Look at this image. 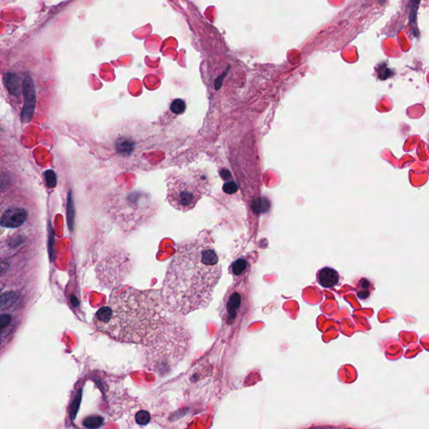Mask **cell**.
<instances>
[{"label": "cell", "instance_id": "obj_23", "mask_svg": "<svg viewBox=\"0 0 429 429\" xmlns=\"http://www.w3.org/2000/svg\"><path fill=\"white\" fill-rule=\"evenodd\" d=\"M4 268H5L4 266L2 265V264H0V274L3 273V270H4Z\"/></svg>", "mask_w": 429, "mask_h": 429}, {"label": "cell", "instance_id": "obj_1", "mask_svg": "<svg viewBox=\"0 0 429 429\" xmlns=\"http://www.w3.org/2000/svg\"><path fill=\"white\" fill-rule=\"evenodd\" d=\"M221 277L218 256L207 232L179 245L161 290L167 311L186 315L206 309Z\"/></svg>", "mask_w": 429, "mask_h": 429}, {"label": "cell", "instance_id": "obj_10", "mask_svg": "<svg viewBox=\"0 0 429 429\" xmlns=\"http://www.w3.org/2000/svg\"><path fill=\"white\" fill-rule=\"evenodd\" d=\"M17 300V295L14 292H7L0 297V309L5 310L13 305Z\"/></svg>", "mask_w": 429, "mask_h": 429}, {"label": "cell", "instance_id": "obj_4", "mask_svg": "<svg viewBox=\"0 0 429 429\" xmlns=\"http://www.w3.org/2000/svg\"><path fill=\"white\" fill-rule=\"evenodd\" d=\"M166 185L169 205L185 212L192 210L211 190L208 178L198 169L169 172L167 174Z\"/></svg>", "mask_w": 429, "mask_h": 429}, {"label": "cell", "instance_id": "obj_22", "mask_svg": "<svg viewBox=\"0 0 429 429\" xmlns=\"http://www.w3.org/2000/svg\"><path fill=\"white\" fill-rule=\"evenodd\" d=\"M70 300H71V303H72V305H74V306H77V305H78V300L75 299V297H71V298H70Z\"/></svg>", "mask_w": 429, "mask_h": 429}, {"label": "cell", "instance_id": "obj_18", "mask_svg": "<svg viewBox=\"0 0 429 429\" xmlns=\"http://www.w3.org/2000/svg\"><path fill=\"white\" fill-rule=\"evenodd\" d=\"M149 420H150V416L145 411L139 412L137 414V416H136V421H137L138 424H140V425H144V424H148Z\"/></svg>", "mask_w": 429, "mask_h": 429}, {"label": "cell", "instance_id": "obj_20", "mask_svg": "<svg viewBox=\"0 0 429 429\" xmlns=\"http://www.w3.org/2000/svg\"><path fill=\"white\" fill-rule=\"evenodd\" d=\"M12 317L9 315H0V331L3 330V328L7 327L10 324Z\"/></svg>", "mask_w": 429, "mask_h": 429}, {"label": "cell", "instance_id": "obj_17", "mask_svg": "<svg viewBox=\"0 0 429 429\" xmlns=\"http://www.w3.org/2000/svg\"><path fill=\"white\" fill-rule=\"evenodd\" d=\"M246 268H247V262L243 259L236 261L232 265V270L236 275H240L241 273H243Z\"/></svg>", "mask_w": 429, "mask_h": 429}, {"label": "cell", "instance_id": "obj_2", "mask_svg": "<svg viewBox=\"0 0 429 429\" xmlns=\"http://www.w3.org/2000/svg\"><path fill=\"white\" fill-rule=\"evenodd\" d=\"M161 290L128 288L112 294L95 316L96 327L121 343L147 345L166 323Z\"/></svg>", "mask_w": 429, "mask_h": 429}, {"label": "cell", "instance_id": "obj_11", "mask_svg": "<svg viewBox=\"0 0 429 429\" xmlns=\"http://www.w3.org/2000/svg\"><path fill=\"white\" fill-rule=\"evenodd\" d=\"M49 234H48V249H49V258L50 260L52 261L55 259V251H54V245H55V233L53 230L51 224L49 223V227H48Z\"/></svg>", "mask_w": 429, "mask_h": 429}, {"label": "cell", "instance_id": "obj_8", "mask_svg": "<svg viewBox=\"0 0 429 429\" xmlns=\"http://www.w3.org/2000/svg\"><path fill=\"white\" fill-rule=\"evenodd\" d=\"M340 276L337 271L331 268H324L318 273V281L321 286L331 289L338 284Z\"/></svg>", "mask_w": 429, "mask_h": 429}, {"label": "cell", "instance_id": "obj_12", "mask_svg": "<svg viewBox=\"0 0 429 429\" xmlns=\"http://www.w3.org/2000/svg\"><path fill=\"white\" fill-rule=\"evenodd\" d=\"M358 288L360 289V291L357 293V296L361 299H367L370 296V291H368V289L370 288V282L367 281V279H362L360 281Z\"/></svg>", "mask_w": 429, "mask_h": 429}, {"label": "cell", "instance_id": "obj_21", "mask_svg": "<svg viewBox=\"0 0 429 429\" xmlns=\"http://www.w3.org/2000/svg\"><path fill=\"white\" fill-rule=\"evenodd\" d=\"M224 190H225L226 192L232 194V193H234L237 191V186L234 182L227 183V184H226L225 186H224Z\"/></svg>", "mask_w": 429, "mask_h": 429}, {"label": "cell", "instance_id": "obj_9", "mask_svg": "<svg viewBox=\"0 0 429 429\" xmlns=\"http://www.w3.org/2000/svg\"><path fill=\"white\" fill-rule=\"evenodd\" d=\"M4 84L8 89V92L13 96H18L20 95V81L17 75L12 73H8L4 75Z\"/></svg>", "mask_w": 429, "mask_h": 429}, {"label": "cell", "instance_id": "obj_7", "mask_svg": "<svg viewBox=\"0 0 429 429\" xmlns=\"http://www.w3.org/2000/svg\"><path fill=\"white\" fill-rule=\"evenodd\" d=\"M27 212L23 209L13 208L8 209L3 214L2 218L0 220V224L3 227L7 228H17L22 226L24 221H26Z\"/></svg>", "mask_w": 429, "mask_h": 429}, {"label": "cell", "instance_id": "obj_14", "mask_svg": "<svg viewBox=\"0 0 429 429\" xmlns=\"http://www.w3.org/2000/svg\"><path fill=\"white\" fill-rule=\"evenodd\" d=\"M73 222H74V208H73L72 197L71 193H69L67 202V223L70 229H72Z\"/></svg>", "mask_w": 429, "mask_h": 429}, {"label": "cell", "instance_id": "obj_3", "mask_svg": "<svg viewBox=\"0 0 429 429\" xmlns=\"http://www.w3.org/2000/svg\"><path fill=\"white\" fill-rule=\"evenodd\" d=\"M191 336L183 323L168 319L161 331L145 345L147 369L164 372L175 367L185 357L191 344Z\"/></svg>", "mask_w": 429, "mask_h": 429}, {"label": "cell", "instance_id": "obj_15", "mask_svg": "<svg viewBox=\"0 0 429 429\" xmlns=\"http://www.w3.org/2000/svg\"><path fill=\"white\" fill-rule=\"evenodd\" d=\"M44 176H45L47 186L49 188L55 187L56 183H57V180H56V174H55V172L51 170V169L47 170L44 173Z\"/></svg>", "mask_w": 429, "mask_h": 429}, {"label": "cell", "instance_id": "obj_13", "mask_svg": "<svg viewBox=\"0 0 429 429\" xmlns=\"http://www.w3.org/2000/svg\"><path fill=\"white\" fill-rule=\"evenodd\" d=\"M102 424V419L100 417H89L83 422L84 426L88 429H96Z\"/></svg>", "mask_w": 429, "mask_h": 429}, {"label": "cell", "instance_id": "obj_19", "mask_svg": "<svg viewBox=\"0 0 429 429\" xmlns=\"http://www.w3.org/2000/svg\"><path fill=\"white\" fill-rule=\"evenodd\" d=\"M81 393H79L77 397L75 398V400L73 402L72 407H71V411H70V417H71V419H75V415H76V413L78 411L79 404H80V402H81Z\"/></svg>", "mask_w": 429, "mask_h": 429}, {"label": "cell", "instance_id": "obj_16", "mask_svg": "<svg viewBox=\"0 0 429 429\" xmlns=\"http://www.w3.org/2000/svg\"><path fill=\"white\" fill-rule=\"evenodd\" d=\"M170 108H171L172 112H174V113H177V114L182 113L185 109V102L180 99L174 100V102H172Z\"/></svg>", "mask_w": 429, "mask_h": 429}, {"label": "cell", "instance_id": "obj_5", "mask_svg": "<svg viewBox=\"0 0 429 429\" xmlns=\"http://www.w3.org/2000/svg\"><path fill=\"white\" fill-rule=\"evenodd\" d=\"M107 211L119 226L131 227L150 216L152 204L145 193H117L108 201Z\"/></svg>", "mask_w": 429, "mask_h": 429}, {"label": "cell", "instance_id": "obj_6", "mask_svg": "<svg viewBox=\"0 0 429 429\" xmlns=\"http://www.w3.org/2000/svg\"><path fill=\"white\" fill-rule=\"evenodd\" d=\"M23 93L24 101L21 113L22 122H29L31 120L35 107V91L32 79L28 76L24 79L23 84Z\"/></svg>", "mask_w": 429, "mask_h": 429}]
</instances>
